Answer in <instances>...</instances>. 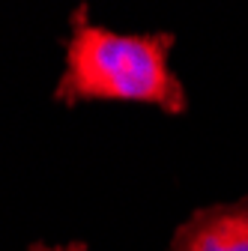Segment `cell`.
<instances>
[{
  "label": "cell",
  "instance_id": "2",
  "mask_svg": "<svg viewBox=\"0 0 248 251\" xmlns=\"http://www.w3.org/2000/svg\"><path fill=\"white\" fill-rule=\"evenodd\" d=\"M171 251H248V195L195 209L176 227Z\"/></svg>",
  "mask_w": 248,
  "mask_h": 251
},
{
  "label": "cell",
  "instance_id": "3",
  "mask_svg": "<svg viewBox=\"0 0 248 251\" xmlns=\"http://www.w3.org/2000/svg\"><path fill=\"white\" fill-rule=\"evenodd\" d=\"M27 251H84L81 242H69V245H45V242H36V245H30Z\"/></svg>",
  "mask_w": 248,
  "mask_h": 251
},
{
  "label": "cell",
  "instance_id": "1",
  "mask_svg": "<svg viewBox=\"0 0 248 251\" xmlns=\"http://www.w3.org/2000/svg\"><path fill=\"white\" fill-rule=\"evenodd\" d=\"M174 33H114L87 21L84 6L72 15L66 69L54 87L60 105L141 102L168 114L185 111V90L171 69Z\"/></svg>",
  "mask_w": 248,
  "mask_h": 251
}]
</instances>
